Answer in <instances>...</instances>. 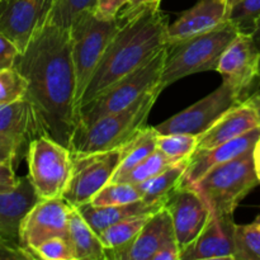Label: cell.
Here are the masks:
<instances>
[{
	"label": "cell",
	"mask_w": 260,
	"mask_h": 260,
	"mask_svg": "<svg viewBox=\"0 0 260 260\" xmlns=\"http://www.w3.org/2000/svg\"><path fill=\"white\" fill-rule=\"evenodd\" d=\"M14 69L27 84L24 98L35 111L41 136L70 149L79 112L69 29L47 23L18 55Z\"/></svg>",
	"instance_id": "obj_1"
},
{
	"label": "cell",
	"mask_w": 260,
	"mask_h": 260,
	"mask_svg": "<svg viewBox=\"0 0 260 260\" xmlns=\"http://www.w3.org/2000/svg\"><path fill=\"white\" fill-rule=\"evenodd\" d=\"M118 20L119 27L99 60L84 90L79 108L124 75L144 65L167 45L169 18L160 8L145 9L134 17L118 18Z\"/></svg>",
	"instance_id": "obj_2"
},
{
	"label": "cell",
	"mask_w": 260,
	"mask_h": 260,
	"mask_svg": "<svg viewBox=\"0 0 260 260\" xmlns=\"http://www.w3.org/2000/svg\"><path fill=\"white\" fill-rule=\"evenodd\" d=\"M161 91L157 83L126 108L101 117L89 126L78 127L71 140V154L84 155L123 146L145 127Z\"/></svg>",
	"instance_id": "obj_3"
},
{
	"label": "cell",
	"mask_w": 260,
	"mask_h": 260,
	"mask_svg": "<svg viewBox=\"0 0 260 260\" xmlns=\"http://www.w3.org/2000/svg\"><path fill=\"white\" fill-rule=\"evenodd\" d=\"M238 33V29L226 20L202 35L167 43V56L159 79L160 89L164 90L188 75L216 70L221 55Z\"/></svg>",
	"instance_id": "obj_4"
},
{
	"label": "cell",
	"mask_w": 260,
	"mask_h": 260,
	"mask_svg": "<svg viewBox=\"0 0 260 260\" xmlns=\"http://www.w3.org/2000/svg\"><path fill=\"white\" fill-rule=\"evenodd\" d=\"M253 150L217 165L192 184L215 216H234L241 201L260 184L253 162Z\"/></svg>",
	"instance_id": "obj_5"
},
{
	"label": "cell",
	"mask_w": 260,
	"mask_h": 260,
	"mask_svg": "<svg viewBox=\"0 0 260 260\" xmlns=\"http://www.w3.org/2000/svg\"><path fill=\"white\" fill-rule=\"evenodd\" d=\"M165 56L167 45L144 65L124 75L94 96L90 102L81 106L79 108L78 127L89 126L101 117L126 108L149 89L156 85L164 68Z\"/></svg>",
	"instance_id": "obj_6"
},
{
	"label": "cell",
	"mask_w": 260,
	"mask_h": 260,
	"mask_svg": "<svg viewBox=\"0 0 260 260\" xmlns=\"http://www.w3.org/2000/svg\"><path fill=\"white\" fill-rule=\"evenodd\" d=\"M118 27V18L104 19L98 17L95 12H84L69 28L71 58L76 79L78 112L84 90Z\"/></svg>",
	"instance_id": "obj_7"
},
{
	"label": "cell",
	"mask_w": 260,
	"mask_h": 260,
	"mask_svg": "<svg viewBox=\"0 0 260 260\" xmlns=\"http://www.w3.org/2000/svg\"><path fill=\"white\" fill-rule=\"evenodd\" d=\"M28 177L38 198H62L73 169L70 149L47 136L28 142Z\"/></svg>",
	"instance_id": "obj_8"
},
{
	"label": "cell",
	"mask_w": 260,
	"mask_h": 260,
	"mask_svg": "<svg viewBox=\"0 0 260 260\" xmlns=\"http://www.w3.org/2000/svg\"><path fill=\"white\" fill-rule=\"evenodd\" d=\"M123 150L124 145L106 151L73 155V169L62 200L71 207L90 202L91 198L111 182L121 162Z\"/></svg>",
	"instance_id": "obj_9"
},
{
	"label": "cell",
	"mask_w": 260,
	"mask_h": 260,
	"mask_svg": "<svg viewBox=\"0 0 260 260\" xmlns=\"http://www.w3.org/2000/svg\"><path fill=\"white\" fill-rule=\"evenodd\" d=\"M240 102H244L240 94L233 86L222 83L215 91L154 126V128L157 135L190 134L200 136L226 111Z\"/></svg>",
	"instance_id": "obj_10"
},
{
	"label": "cell",
	"mask_w": 260,
	"mask_h": 260,
	"mask_svg": "<svg viewBox=\"0 0 260 260\" xmlns=\"http://www.w3.org/2000/svg\"><path fill=\"white\" fill-rule=\"evenodd\" d=\"M260 51L250 35L238 33L218 60L216 71L245 101L260 85Z\"/></svg>",
	"instance_id": "obj_11"
},
{
	"label": "cell",
	"mask_w": 260,
	"mask_h": 260,
	"mask_svg": "<svg viewBox=\"0 0 260 260\" xmlns=\"http://www.w3.org/2000/svg\"><path fill=\"white\" fill-rule=\"evenodd\" d=\"M56 0H0V35L23 52L48 23Z\"/></svg>",
	"instance_id": "obj_12"
},
{
	"label": "cell",
	"mask_w": 260,
	"mask_h": 260,
	"mask_svg": "<svg viewBox=\"0 0 260 260\" xmlns=\"http://www.w3.org/2000/svg\"><path fill=\"white\" fill-rule=\"evenodd\" d=\"M180 251L201 234L212 216L205 198L192 184L183 183L165 201Z\"/></svg>",
	"instance_id": "obj_13"
},
{
	"label": "cell",
	"mask_w": 260,
	"mask_h": 260,
	"mask_svg": "<svg viewBox=\"0 0 260 260\" xmlns=\"http://www.w3.org/2000/svg\"><path fill=\"white\" fill-rule=\"evenodd\" d=\"M69 208L62 198H38L20 222L19 240L33 256L32 250L55 236H68ZM35 259V256H33Z\"/></svg>",
	"instance_id": "obj_14"
},
{
	"label": "cell",
	"mask_w": 260,
	"mask_h": 260,
	"mask_svg": "<svg viewBox=\"0 0 260 260\" xmlns=\"http://www.w3.org/2000/svg\"><path fill=\"white\" fill-rule=\"evenodd\" d=\"M233 216L212 215L200 235L180 251L179 260H235Z\"/></svg>",
	"instance_id": "obj_15"
},
{
	"label": "cell",
	"mask_w": 260,
	"mask_h": 260,
	"mask_svg": "<svg viewBox=\"0 0 260 260\" xmlns=\"http://www.w3.org/2000/svg\"><path fill=\"white\" fill-rule=\"evenodd\" d=\"M174 240L172 218L167 208L161 207L147 217L139 234L126 246L109 254L108 259L151 260L162 245Z\"/></svg>",
	"instance_id": "obj_16"
},
{
	"label": "cell",
	"mask_w": 260,
	"mask_h": 260,
	"mask_svg": "<svg viewBox=\"0 0 260 260\" xmlns=\"http://www.w3.org/2000/svg\"><path fill=\"white\" fill-rule=\"evenodd\" d=\"M228 20V0H200L167 28V43L212 30Z\"/></svg>",
	"instance_id": "obj_17"
},
{
	"label": "cell",
	"mask_w": 260,
	"mask_h": 260,
	"mask_svg": "<svg viewBox=\"0 0 260 260\" xmlns=\"http://www.w3.org/2000/svg\"><path fill=\"white\" fill-rule=\"evenodd\" d=\"M259 135L260 128H256L243 136L217 145V146L210 147V149H197L188 159L183 183L194 184L206 173L210 172L217 165L230 161V160L253 150Z\"/></svg>",
	"instance_id": "obj_18"
},
{
	"label": "cell",
	"mask_w": 260,
	"mask_h": 260,
	"mask_svg": "<svg viewBox=\"0 0 260 260\" xmlns=\"http://www.w3.org/2000/svg\"><path fill=\"white\" fill-rule=\"evenodd\" d=\"M37 201L38 197L28 175L18 178L15 187L0 188V240L20 243V222Z\"/></svg>",
	"instance_id": "obj_19"
},
{
	"label": "cell",
	"mask_w": 260,
	"mask_h": 260,
	"mask_svg": "<svg viewBox=\"0 0 260 260\" xmlns=\"http://www.w3.org/2000/svg\"><path fill=\"white\" fill-rule=\"evenodd\" d=\"M260 128L258 114L248 101L240 102L226 111L210 128L198 136L197 149H210Z\"/></svg>",
	"instance_id": "obj_20"
},
{
	"label": "cell",
	"mask_w": 260,
	"mask_h": 260,
	"mask_svg": "<svg viewBox=\"0 0 260 260\" xmlns=\"http://www.w3.org/2000/svg\"><path fill=\"white\" fill-rule=\"evenodd\" d=\"M161 207L164 206L156 205V203H147L144 200H139L136 202L126 203V205L104 206V207H96L88 202L75 208H78L84 220L99 235L102 231L106 230L113 223L126 220V218L152 215Z\"/></svg>",
	"instance_id": "obj_21"
},
{
	"label": "cell",
	"mask_w": 260,
	"mask_h": 260,
	"mask_svg": "<svg viewBox=\"0 0 260 260\" xmlns=\"http://www.w3.org/2000/svg\"><path fill=\"white\" fill-rule=\"evenodd\" d=\"M0 134L17 137L24 144L41 136L37 117L24 96L0 107Z\"/></svg>",
	"instance_id": "obj_22"
},
{
	"label": "cell",
	"mask_w": 260,
	"mask_h": 260,
	"mask_svg": "<svg viewBox=\"0 0 260 260\" xmlns=\"http://www.w3.org/2000/svg\"><path fill=\"white\" fill-rule=\"evenodd\" d=\"M69 240L75 254V260H103L107 259L106 248L99 235L84 220L78 208H69L68 221Z\"/></svg>",
	"instance_id": "obj_23"
},
{
	"label": "cell",
	"mask_w": 260,
	"mask_h": 260,
	"mask_svg": "<svg viewBox=\"0 0 260 260\" xmlns=\"http://www.w3.org/2000/svg\"><path fill=\"white\" fill-rule=\"evenodd\" d=\"M187 162L188 160L175 162L172 167L160 172L159 174L136 184L137 189L141 193L142 200L147 203L164 206L168 197L183 184Z\"/></svg>",
	"instance_id": "obj_24"
},
{
	"label": "cell",
	"mask_w": 260,
	"mask_h": 260,
	"mask_svg": "<svg viewBox=\"0 0 260 260\" xmlns=\"http://www.w3.org/2000/svg\"><path fill=\"white\" fill-rule=\"evenodd\" d=\"M157 132L154 127H142L140 131H137L128 141L124 144L123 155H122L121 162L117 168L113 177L121 175L146 159L149 155H151L156 147ZM112 177V178H113Z\"/></svg>",
	"instance_id": "obj_25"
},
{
	"label": "cell",
	"mask_w": 260,
	"mask_h": 260,
	"mask_svg": "<svg viewBox=\"0 0 260 260\" xmlns=\"http://www.w3.org/2000/svg\"><path fill=\"white\" fill-rule=\"evenodd\" d=\"M149 216L126 218V220L113 223L99 234V239L106 248L107 259L109 254L126 246L139 234Z\"/></svg>",
	"instance_id": "obj_26"
},
{
	"label": "cell",
	"mask_w": 260,
	"mask_h": 260,
	"mask_svg": "<svg viewBox=\"0 0 260 260\" xmlns=\"http://www.w3.org/2000/svg\"><path fill=\"white\" fill-rule=\"evenodd\" d=\"M175 162L179 161H174L169 156H167L164 152L156 149L146 159L142 160L141 162L135 165L129 170H127L126 173L112 178L111 182H123L131 183V184H139V183L145 182V180L150 179L154 175L159 174L160 172L165 170L167 168L172 167Z\"/></svg>",
	"instance_id": "obj_27"
},
{
	"label": "cell",
	"mask_w": 260,
	"mask_h": 260,
	"mask_svg": "<svg viewBox=\"0 0 260 260\" xmlns=\"http://www.w3.org/2000/svg\"><path fill=\"white\" fill-rule=\"evenodd\" d=\"M260 18V0H228V22L239 33L251 35Z\"/></svg>",
	"instance_id": "obj_28"
},
{
	"label": "cell",
	"mask_w": 260,
	"mask_h": 260,
	"mask_svg": "<svg viewBox=\"0 0 260 260\" xmlns=\"http://www.w3.org/2000/svg\"><path fill=\"white\" fill-rule=\"evenodd\" d=\"M139 200H142V197L136 184L123 182H109L91 198L89 203L96 206V207H104V206L126 205V203L136 202Z\"/></svg>",
	"instance_id": "obj_29"
},
{
	"label": "cell",
	"mask_w": 260,
	"mask_h": 260,
	"mask_svg": "<svg viewBox=\"0 0 260 260\" xmlns=\"http://www.w3.org/2000/svg\"><path fill=\"white\" fill-rule=\"evenodd\" d=\"M198 136L190 134L157 135L156 147L174 161H183L197 150Z\"/></svg>",
	"instance_id": "obj_30"
},
{
	"label": "cell",
	"mask_w": 260,
	"mask_h": 260,
	"mask_svg": "<svg viewBox=\"0 0 260 260\" xmlns=\"http://www.w3.org/2000/svg\"><path fill=\"white\" fill-rule=\"evenodd\" d=\"M96 0H56L48 23L69 29L71 23L84 12H94Z\"/></svg>",
	"instance_id": "obj_31"
},
{
	"label": "cell",
	"mask_w": 260,
	"mask_h": 260,
	"mask_svg": "<svg viewBox=\"0 0 260 260\" xmlns=\"http://www.w3.org/2000/svg\"><path fill=\"white\" fill-rule=\"evenodd\" d=\"M235 260H260V230L254 223L236 225Z\"/></svg>",
	"instance_id": "obj_32"
},
{
	"label": "cell",
	"mask_w": 260,
	"mask_h": 260,
	"mask_svg": "<svg viewBox=\"0 0 260 260\" xmlns=\"http://www.w3.org/2000/svg\"><path fill=\"white\" fill-rule=\"evenodd\" d=\"M35 259L75 260V254L68 236H55L43 241L32 250Z\"/></svg>",
	"instance_id": "obj_33"
},
{
	"label": "cell",
	"mask_w": 260,
	"mask_h": 260,
	"mask_svg": "<svg viewBox=\"0 0 260 260\" xmlns=\"http://www.w3.org/2000/svg\"><path fill=\"white\" fill-rule=\"evenodd\" d=\"M25 88L24 78L14 68L0 70V107L23 98Z\"/></svg>",
	"instance_id": "obj_34"
},
{
	"label": "cell",
	"mask_w": 260,
	"mask_h": 260,
	"mask_svg": "<svg viewBox=\"0 0 260 260\" xmlns=\"http://www.w3.org/2000/svg\"><path fill=\"white\" fill-rule=\"evenodd\" d=\"M23 145L24 142L20 141L17 137L0 134V165L13 167L18 156V152Z\"/></svg>",
	"instance_id": "obj_35"
},
{
	"label": "cell",
	"mask_w": 260,
	"mask_h": 260,
	"mask_svg": "<svg viewBox=\"0 0 260 260\" xmlns=\"http://www.w3.org/2000/svg\"><path fill=\"white\" fill-rule=\"evenodd\" d=\"M19 53V50L12 41L0 35V70L14 68L15 60Z\"/></svg>",
	"instance_id": "obj_36"
},
{
	"label": "cell",
	"mask_w": 260,
	"mask_h": 260,
	"mask_svg": "<svg viewBox=\"0 0 260 260\" xmlns=\"http://www.w3.org/2000/svg\"><path fill=\"white\" fill-rule=\"evenodd\" d=\"M128 0H96L95 14L104 19H114L126 7Z\"/></svg>",
	"instance_id": "obj_37"
},
{
	"label": "cell",
	"mask_w": 260,
	"mask_h": 260,
	"mask_svg": "<svg viewBox=\"0 0 260 260\" xmlns=\"http://www.w3.org/2000/svg\"><path fill=\"white\" fill-rule=\"evenodd\" d=\"M160 3H161V0H128L126 7L118 13L117 17L121 18V19H127V18L134 17L137 13L142 12L145 9L160 8Z\"/></svg>",
	"instance_id": "obj_38"
},
{
	"label": "cell",
	"mask_w": 260,
	"mask_h": 260,
	"mask_svg": "<svg viewBox=\"0 0 260 260\" xmlns=\"http://www.w3.org/2000/svg\"><path fill=\"white\" fill-rule=\"evenodd\" d=\"M179 259H180V249L175 240L162 245L151 258V260H179Z\"/></svg>",
	"instance_id": "obj_39"
},
{
	"label": "cell",
	"mask_w": 260,
	"mask_h": 260,
	"mask_svg": "<svg viewBox=\"0 0 260 260\" xmlns=\"http://www.w3.org/2000/svg\"><path fill=\"white\" fill-rule=\"evenodd\" d=\"M18 183V178L15 175L13 167L9 165H0V188L8 189V188L15 187Z\"/></svg>",
	"instance_id": "obj_40"
},
{
	"label": "cell",
	"mask_w": 260,
	"mask_h": 260,
	"mask_svg": "<svg viewBox=\"0 0 260 260\" xmlns=\"http://www.w3.org/2000/svg\"><path fill=\"white\" fill-rule=\"evenodd\" d=\"M253 162H254V169H255L256 177H258L260 182V135L256 139L255 144L253 146Z\"/></svg>",
	"instance_id": "obj_41"
},
{
	"label": "cell",
	"mask_w": 260,
	"mask_h": 260,
	"mask_svg": "<svg viewBox=\"0 0 260 260\" xmlns=\"http://www.w3.org/2000/svg\"><path fill=\"white\" fill-rule=\"evenodd\" d=\"M246 101L250 103V106L253 107L254 111L256 112V114H258V118L260 121V90L254 91V93L251 94L248 99H246Z\"/></svg>",
	"instance_id": "obj_42"
},
{
	"label": "cell",
	"mask_w": 260,
	"mask_h": 260,
	"mask_svg": "<svg viewBox=\"0 0 260 260\" xmlns=\"http://www.w3.org/2000/svg\"><path fill=\"white\" fill-rule=\"evenodd\" d=\"M251 38H253L254 43H255L256 48L260 51V18L258 19V22H256L255 24V28H254L253 33H251Z\"/></svg>",
	"instance_id": "obj_43"
},
{
	"label": "cell",
	"mask_w": 260,
	"mask_h": 260,
	"mask_svg": "<svg viewBox=\"0 0 260 260\" xmlns=\"http://www.w3.org/2000/svg\"><path fill=\"white\" fill-rule=\"evenodd\" d=\"M253 223H254V225H255L256 228H258L259 230H260V213H259L258 216H256L255 220H254V222H253Z\"/></svg>",
	"instance_id": "obj_44"
},
{
	"label": "cell",
	"mask_w": 260,
	"mask_h": 260,
	"mask_svg": "<svg viewBox=\"0 0 260 260\" xmlns=\"http://www.w3.org/2000/svg\"><path fill=\"white\" fill-rule=\"evenodd\" d=\"M259 75H260V56H259Z\"/></svg>",
	"instance_id": "obj_45"
}]
</instances>
